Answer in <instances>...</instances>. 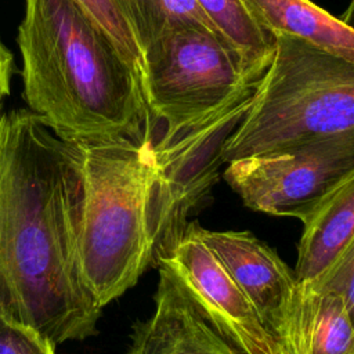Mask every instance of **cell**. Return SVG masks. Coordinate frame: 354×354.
Segmentation results:
<instances>
[{
  "mask_svg": "<svg viewBox=\"0 0 354 354\" xmlns=\"http://www.w3.org/2000/svg\"><path fill=\"white\" fill-rule=\"evenodd\" d=\"M80 153L35 112L0 118V311L55 346L98 333L80 267Z\"/></svg>",
  "mask_w": 354,
  "mask_h": 354,
  "instance_id": "obj_1",
  "label": "cell"
},
{
  "mask_svg": "<svg viewBox=\"0 0 354 354\" xmlns=\"http://www.w3.org/2000/svg\"><path fill=\"white\" fill-rule=\"evenodd\" d=\"M24 97L59 138L153 141L140 73L75 0H25Z\"/></svg>",
  "mask_w": 354,
  "mask_h": 354,
  "instance_id": "obj_2",
  "label": "cell"
},
{
  "mask_svg": "<svg viewBox=\"0 0 354 354\" xmlns=\"http://www.w3.org/2000/svg\"><path fill=\"white\" fill-rule=\"evenodd\" d=\"M80 153L83 277L101 307L153 266L163 189L152 141L113 137L75 142Z\"/></svg>",
  "mask_w": 354,
  "mask_h": 354,
  "instance_id": "obj_3",
  "label": "cell"
},
{
  "mask_svg": "<svg viewBox=\"0 0 354 354\" xmlns=\"http://www.w3.org/2000/svg\"><path fill=\"white\" fill-rule=\"evenodd\" d=\"M354 130V62L301 39L275 36V50L221 160L282 152Z\"/></svg>",
  "mask_w": 354,
  "mask_h": 354,
  "instance_id": "obj_4",
  "label": "cell"
},
{
  "mask_svg": "<svg viewBox=\"0 0 354 354\" xmlns=\"http://www.w3.org/2000/svg\"><path fill=\"white\" fill-rule=\"evenodd\" d=\"M141 84L165 142L224 105L250 76L239 54L203 25L183 24L142 51Z\"/></svg>",
  "mask_w": 354,
  "mask_h": 354,
  "instance_id": "obj_5",
  "label": "cell"
},
{
  "mask_svg": "<svg viewBox=\"0 0 354 354\" xmlns=\"http://www.w3.org/2000/svg\"><path fill=\"white\" fill-rule=\"evenodd\" d=\"M224 180L245 206L303 224L354 178V130L282 152L227 163Z\"/></svg>",
  "mask_w": 354,
  "mask_h": 354,
  "instance_id": "obj_6",
  "label": "cell"
},
{
  "mask_svg": "<svg viewBox=\"0 0 354 354\" xmlns=\"http://www.w3.org/2000/svg\"><path fill=\"white\" fill-rule=\"evenodd\" d=\"M187 227L217 256L285 354H306L310 303L295 271L249 231Z\"/></svg>",
  "mask_w": 354,
  "mask_h": 354,
  "instance_id": "obj_7",
  "label": "cell"
},
{
  "mask_svg": "<svg viewBox=\"0 0 354 354\" xmlns=\"http://www.w3.org/2000/svg\"><path fill=\"white\" fill-rule=\"evenodd\" d=\"M158 263L176 272L206 319L241 353L285 354L217 256L187 225Z\"/></svg>",
  "mask_w": 354,
  "mask_h": 354,
  "instance_id": "obj_8",
  "label": "cell"
},
{
  "mask_svg": "<svg viewBox=\"0 0 354 354\" xmlns=\"http://www.w3.org/2000/svg\"><path fill=\"white\" fill-rule=\"evenodd\" d=\"M156 268L155 310L133 325L129 354H243L206 319L167 264Z\"/></svg>",
  "mask_w": 354,
  "mask_h": 354,
  "instance_id": "obj_9",
  "label": "cell"
},
{
  "mask_svg": "<svg viewBox=\"0 0 354 354\" xmlns=\"http://www.w3.org/2000/svg\"><path fill=\"white\" fill-rule=\"evenodd\" d=\"M295 274L307 292L354 238V178L303 224Z\"/></svg>",
  "mask_w": 354,
  "mask_h": 354,
  "instance_id": "obj_10",
  "label": "cell"
},
{
  "mask_svg": "<svg viewBox=\"0 0 354 354\" xmlns=\"http://www.w3.org/2000/svg\"><path fill=\"white\" fill-rule=\"evenodd\" d=\"M270 35L293 36L354 62V30L310 0H242Z\"/></svg>",
  "mask_w": 354,
  "mask_h": 354,
  "instance_id": "obj_11",
  "label": "cell"
},
{
  "mask_svg": "<svg viewBox=\"0 0 354 354\" xmlns=\"http://www.w3.org/2000/svg\"><path fill=\"white\" fill-rule=\"evenodd\" d=\"M216 32L239 54L245 71L261 79L274 55L275 37L250 15L242 0H195Z\"/></svg>",
  "mask_w": 354,
  "mask_h": 354,
  "instance_id": "obj_12",
  "label": "cell"
},
{
  "mask_svg": "<svg viewBox=\"0 0 354 354\" xmlns=\"http://www.w3.org/2000/svg\"><path fill=\"white\" fill-rule=\"evenodd\" d=\"M116 1L131 28L141 54L156 39L183 24L203 25L216 32L195 0Z\"/></svg>",
  "mask_w": 354,
  "mask_h": 354,
  "instance_id": "obj_13",
  "label": "cell"
},
{
  "mask_svg": "<svg viewBox=\"0 0 354 354\" xmlns=\"http://www.w3.org/2000/svg\"><path fill=\"white\" fill-rule=\"evenodd\" d=\"M308 293L306 354H354V326L344 301L335 293Z\"/></svg>",
  "mask_w": 354,
  "mask_h": 354,
  "instance_id": "obj_14",
  "label": "cell"
},
{
  "mask_svg": "<svg viewBox=\"0 0 354 354\" xmlns=\"http://www.w3.org/2000/svg\"><path fill=\"white\" fill-rule=\"evenodd\" d=\"M116 43L124 58L140 73L142 54L116 0H75ZM141 77V76H140Z\"/></svg>",
  "mask_w": 354,
  "mask_h": 354,
  "instance_id": "obj_15",
  "label": "cell"
},
{
  "mask_svg": "<svg viewBox=\"0 0 354 354\" xmlns=\"http://www.w3.org/2000/svg\"><path fill=\"white\" fill-rule=\"evenodd\" d=\"M307 292L339 295L354 326V238Z\"/></svg>",
  "mask_w": 354,
  "mask_h": 354,
  "instance_id": "obj_16",
  "label": "cell"
},
{
  "mask_svg": "<svg viewBox=\"0 0 354 354\" xmlns=\"http://www.w3.org/2000/svg\"><path fill=\"white\" fill-rule=\"evenodd\" d=\"M0 354H55V344L35 328L0 311Z\"/></svg>",
  "mask_w": 354,
  "mask_h": 354,
  "instance_id": "obj_17",
  "label": "cell"
},
{
  "mask_svg": "<svg viewBox=\"0 0 354 354\" xmlns=\"http://www.w3.org/2000/svg\"><path fill=\"white\" fill-rule=\"evenodd\" d=\"M14 73V57L8 48L0 41V118L6 98L11 91V77Z\"/></svg>",
  "mask_w": 354,
  "mask_h": 354,
  "instance_id": "obj_18",
  "label": "cell"
},
{
  "mask_svg": "<svg viewBox=\"0 0 354 354\" xmlns=\"http://www.w3.org/2000/svg\"><path fill=\"white\" fill-rule=\"evenodd\" d=\"M340 19L350 28L354 30V0H350L347 8L344 10V12L340 15Z\"/></svg>",
  "mask_w": 354,
  "mask_h": 354,
  "instance_id": "obj_19",
  "label": "cell"
}]
</instances>
